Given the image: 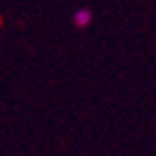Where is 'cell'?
<instances>
[{
  "label": "cell",
  "instance_id": "cell-1",
  "mask_svg": "<svg viewBox=\"0 0 156 156\" xmlns=\"http://www.w3.org/2000/svg\"><path fill=\"white\" fill-rule=\"evenodd\" d=\"M91 20H93V13H91V9H78V11H74V24L78 26V28H85V26H89L91 24Z\"/></svg>",
  "mask_w": 156,
  "mask_h": 156
}]
</instances>
